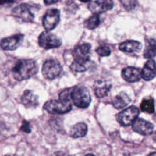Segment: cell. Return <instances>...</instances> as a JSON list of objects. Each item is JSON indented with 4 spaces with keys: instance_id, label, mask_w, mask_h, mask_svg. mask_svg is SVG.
Segmentation results:
<instances>
[{
    "instance_id": "cell-1",
    "label": "cell",
    "mask_w": 156,
    "mask_h": 156,
    "mask_svg": "<svg viewBox=\"0 0 156 156\" xmlns=\"http://www.w3.org/2000/svg\"><path fill=\"white\" fill-rule=\"evenodd\" d=\"M91 45L83 43L76 46L73 51L74 61L70 66L72 71L84 72L87 69V64L90 61Z\"/></svg>"
},
{
    "instance_id": "cell-2",
    "label": "cell",
    "mask_w": 156,
    "mask_h": 156,
    "mask_svg": "<svg viewBox=\"0 0 156 156\" xmlns=\"http://www.w3.org/2000/svg\"><path fill=\"white\" fill-rule=\"evenodd\" d=\"M38 65L32 59L18 60L12 68V74L18 81L27 80L35 75L38 72Z\"/></svg>"
},
{
    "instance_id": "cell-3",
    "label": "cell",
    "mask_w": 156,
    "mask_h": 156,
    "mask_svg": "<svg viewBox=\"0 0 156 156\" xmlns=\"http://www.w3.org/2000/svg\"><path fill=\"white\" fill-rule=\"evenodd\" d=\"M70 99L74 105L80 108L88 107L91 102V96L87 88L77 85L70 88Z\"/></svg>"
},
{
    "instance_id": "cell-4",
    "label": "cell",
    "mask_w": 156,
    "mask_h": 156,
    "mask_svg": "<svg viewBox=\"0 0 156 156\" xmlns=\"http://www.w3.org/2000/svg\"><path fill=\"white\" fill-rule=\"evenodd\" d=\"M43 108L49 113L60 115L69 112L72 108V104L70 101L49 100L44 104Z\"/></svg>"
},
{
    "instance_id": "cell-5",
    "label": "cell",
    "mask_w": 156,
    "mask_h": 156,
    "mask_svg": "<svg viewBox=\"0 0 156 156\" xmlns=\"http://www.w3.org/2000/svg\"><path fill=\"white\" fill-rule=\"evenodd\" d=\"M41 71L45 79L53 80L60 75L62 71V66L57 60L50 59L44 63Z\"/></svg>"
},
{
    "instance_id": "cell-6",
    "label": "cell",
    "mask_w": 156,
    "mask_h": 156,
    "mask_svg": "<svg viewBox=\"0 0 156 156\" xmlns=\"http://www.w3.org/2000/svg\"><path fill=\"white\" fill-rule=\"evenodd\" d=\"M140 110L135 106H130L117 114L116 118L117 121L122 126H129L137 118Z\"/></svg>"
},
{
    "instance_id": "cell-7",
    "label": "cell",
    "mask_w": 156,
    "mask_h": 156,
    "mask_svg": "<svg viewBox=\"0 0 156 156\" xmlns=\"http://www.w3.org/2000/svg\"><path fill=\"white\" fill-rule=\"evenodd\" d=\"M38 43L41 47L49 49L59 47L62 44V40L53 34L45 31L40 35Z\"/></svg>"
},
{
    "instance_id": "cell-8",
    "label": "cell",
    "mask_w": 156,
    "mask_h": 156,
    "mask_svg": "<svg viewBox=\"0 0 156 156\" xmlns=\"http://www.w3.org/2000/svg\"><path fill=\"white\" fill-rule=\"evenodd\" d=\"M60 21V11L57 9L48 10L44 16L43 24L48 31L54 29Z\"/></svg>"
},
{
    "instance_id": "cell-9",
    "label": "cell",
    "mask_w": 156,
    "mask_h": 156,
    "mask_svg": "<svg viewBox=\"0 0 156 156\" xmlns=\"http://www.w3.org/2000/svg\"><path fill=\"white\" fill-rule=\"evenodd\" d=\"M114 4L112 0H96L90 2L88 8L93 14H101L113 7Z\"/></svg>"
},
{
    "instance_id": "cell-10",
    "label": "cell",
    "mask_w": 156,
    "mask_h": 156,
    "mask_svg": "<svg viewBox=\"0 0 156 156\" xmlns=\"http://www.w3.org/2000/svg\"><path fill=\"white\" fill-rule=\"evenodd\" d=\"M24 35L17 34L2 39L0 41V47L4 50L12 51L18 48L22 43Z\"/></svg>"
},
{
    "instance_id": "cell-11",
    "label": "cell",
    "mask_w": 156,
    "mask_h": 156,
    "mask_svg": "<svg viewBox=\"0 0 156 156\" xmlns=\"http://www.w3.org/2000/svg\"><path fill=\"white\" fill-rule=\"evenodd\" d=\"M12 15L24 22H31L34 18V15L29 7L24 4H20L15 7L12 10Z\"/></svg>"
},
{
    "instance_id": "cell-12",
    "label": "cell",
    "mask_w": 156,
    "mask_h": 156,
    "mask_svg": "<svg viewBox=\"0 0 156 156\" xmlns=\"http://www.w3.org/2000/svg\"><path fill=\"white\" fill-rule=\"evenodd\" d=\"M132 128L135 132L143 135H151L154 130L153 124L142 118H136L132 123Z\"/></svg>"
},
{
    "instance_id": "cell-13",
    "label": "cell",
    "mask_w": 156,
    "mask_h": 156,
    "mask_svg": "<svg viewBox=\"0 0 156 156\" xmlns=\"http://www.w3.org/2000/svg\"><path fill=\"white\" fill-rule=\"evenodd\" d=\"M121 75L127 82L131 83L138 82L141 78V69L133 66H128L122 70Z\"/></svg>"
},
{
    "instance_id": "cell-14",
    "label": "cell",
    "mask_w": 156,
    "mask_h": 156,
    "mask_svg": "<svg viewBox=\"0 0 156 156\" xmlns=\"http://www.w3.org/2000/svg\"><path fill=\"white\" fill-rule=\"evenodd\" d=\"M21 102L26 108H35L39 104L38 96L32 90H26L21 96Z\"/></svg>"
},
{
    "instance_id": "cell-15",
    "label": "cell",
    "mask_w": 156,
    "mask_h": 156,
    "mask_svg": "<svg viewBox=\"0 0 156 156\" xmlns=\"http://www.w3.org/2000/svg\"><path fill=\"white\" fill-rule=\"evenodd\" d=\"M156 77V62L152 59L147 60L141 69V77L149 81Z\"/></svg>"
},
{
    "instance_id": "cell-16",
    "label": "cell",
    "mask_w": 156,
    "mask_h": 156,
    "mask_svg": "<svg viewBox=\"0 0 156 156\" xmlns=\"http://www.w3.org/2000/svg\"><path fill=\"white\" fill-rule=\"evenodd\" d=\"M111 87L112 85L110 83L104 80H99L96 82L94 85V94L98 98H104L108 94V92L110 91Z\"/></svg>"
},
{
    "instance_id": "cell-17",
    "label": "cell",
    "mask_w": 156,
    "mask_h": 156,
    "mask_svg": "<svg viewBox=\"0 0 156 156\" xmlns=\"http://www.w3.org/2000/svg\"><path fill=\"white\" fill-rule=\"evenodd\" d=\"M141 44L135 40H127L119 45V49L122 52L133 53L139 52L141 49Z\"/></svg>"
},
{
    "instance_id": "cell-18",
    "label": "cell",
    "mask_w": 156,
    "mask_h": 156,
    "mask_svg": "<svg viewBox=\"0 0 156 156\" xmlns=\"http://www.w3.org/2000/svg\"><path fill=\"white\" fill-rule=\"evenodd\" d=\"M130 101V98L126 93L121 92L113 98L112 104L115 108L121 109L127 106Z\"/></svg>"
},
{
    "instance_id": "cell-19",
    "label": "cell",
    "mask_w": 156,
    "mask_h": 156,
    "mask_svg": "<svg viewBox=\"0 0 156 156\" xmlns=\"http://www.w3.org/2000/svg\"><path fill=\"white\" fill-rule=\"evenodd\" d=\"M88 131V127L85 123L79 122L74 125L69 132V135L73 138H80L85 136Z\"/></svg>"
},
{
    "instance_id": "cell-20",
    "label": "cell",
    "mask_w": 156,
    "mask_h": 156,
    "mask_svg": "<svg viewBox=\"0 0 156 156\" xmlns=\"http://www.w3.org/2000/svg\"><path fill=\"white\" fill-rule=\"evenodd\" d=\"M156 55V40L147 38L146 40L143 56L146 58H151Z\"/></svg>"
},
{
    "instance_id": "cell-21",
    "label": "cell",
    "mask_w": 156,
    "mask_h": 156,
    "mask_svg": "<svg viewBox=\"0 0 156 156\" xmlns=\"http://www.w3.org/2000/svg\"><path fill=\"white\" fill-rule=\"evenodd\" d=\"M140 109L144 112L147 113H153L155 110L154 99L151 98H146L143 99L140 104Z\"/></svg>"
},
{
    "instance_id": "cell-22",
    "label": "cell",
    "mask_w": 156,
    "mask_h": 156,
    "mask_svg": "<svg viewBox=\"0 0 156 156\" xmlns=\"http://www.w3.org/2000/svg\"><path fill=\"white\" fill-rule=\"evenodd\" d=\"M100 24V18L99 15L93 14L85 22V26L88 29H94Z\"/></svg>"
},
{
    "instance_id": "cell-23",
    "label": "cell",
    "mask_w": 156,
    "mask_h": 156,
    "mask_svg": "<svg viewBox=\"0 0 156 156\" xmlns=\"http://www.w3.org/2000/svg\"><path fill=\"white\" fill-rule=\"evenodd\" d=\"M96 52L98 55H99L101 57H107L110 55L111 50L108 46L102 45L99 46L96 49Z\"/></svg>"
},
{
    "instance_id": "cell-24",
    "label": "cell",
    "mask_w": 156,
    "mask_h": 156,
    "mask_svg": "<svg viewBox=\"0 0 156 156\" xmlns=\"http://www.w3.org/2000/svg\"><path fill=\"white\" fill-rule=\"evenodd\" d=\"M124 8L128 10H133L137 4L136 0H121Z\"/></svg>"
},
{
    "instance_id": "cell-25",
    "label": "cell",
    "mask_w": 156,
    "mask_h": 156,
    "mask_svg": "<svg viewBox=\"0 0 156 156\" xmlns=\"http://www.w3.org/2000/svg\"><path fill=\"white\" fill-rule=\"evenodd\" d=\"M20 130L25 133H29L31 132V127L30 123L24 119L22 122V125L20 127Z\"/></svg>"
},
{
    "instance_id": "cell-26",
    "label": "cell",
    "mask_w": 156,
    "mask_h": 156,
    "mask_svg": "<svg viewBox=\"0 0 156 156\" xmlns=\"http://www.w3.org/2000/svg\"><path fill=\"white\" fill-rule=\"evenodd\" d=\"M15 0H0V5H4L6 4L13 3Z\"/></svg>"
},
{
    "instance_id": "cell-27",
    "label": "cell",
    "mask_w": 156,
    "mask_h": 156,
    "mask_svg": "<svg viewBox=\"0 0 156 156\" xmlns=\"http://www.w3.org/2000/svg\"><path fill=\"white\" fill-rule=\"evenodd\" d=\"M44 3L46 5H51L54 3H56L57 2H58L59 0H44Z\"/></svg>"
},
{
    "instance_id": "cell-28",
    "label": "cell",
    "mask_w": 156,
    "mask_h": 156,
    "mask_svg": "<svg viewBox=\"0 0 156 156\" xmlns=\"http://www.w3.org/2000/svg\"><path fill=\"white\" fill-rule=\"evenodd\" d=\"M52 156H66V155H65V154L64 153H63L62 152L58 151V152H56L54 153Z\"/></svg>"
},
{
    "instance_id": "cell-29",
    "label": "cell",
    "mask_w": 156,
    "mask_h": 156,
    "mask_svg": "<svg viewBox=\"0 0 156 156\" xmlns=\"http://www.w3.org/2000/svg\"><path fill=\"white\" fill-rule=\"evenodd\" d=\"M4 128H5V127H4V125L2 124V123H1V122H0V134L2 133V132L4 130Z\"/></svg>"
},
{
    "instance_id": "cell-30",
    "label": "cell",
    "mask_w": 156,
    "mask_h": 156,
    "mask_svg": "<svg viewBox=\"0 0 156 156\" xmlns=\"http://www.w3.org/2000/svg\"><path fill=\"white\" fill-rule=\"evenodd\" d=\"M148 156H156V152H152L150 154L148 155Z\"/></svg>"
},
{
    "instance_id": "cell-31",
    "label": "cell",
    "mask_w": 156,
    "mask_h": 156,
    "mask_svg": "<svg viewBox=\"0 0 156 156\" xmlns=\"http://www.w3.org/2000/svg\"><path fill=\"white\" fill-rule=\"evenodd\" d=\"M5 156H18V155L17 154H6Z\"/></svg>"
},
{
    "instance_id": "cell-32",
    "label": "cell",
    "mask_w": 156,
    "mask_h": 156,
    "mask_svg": "<svg viewBox=\"0 0 156 156\" xmlns=\"http://www.w3.org/2000/svg\"><path fill=\"white\" fill-rule=\"evenodd\" d=\"M153 138H154V140L155 141V142L156 143V132L155 133V134H154V135L153 136Z\"/></svg>"
},
{
    "instance_id": "cell-33",
    "label": "cell",
    "mask_w": 156,
    "mask_h": 156,
    "mask_svg": "<svg viewBox=\"0 0 156 156\" xmlns=\"http://www.w3.org/2000/svg\"><path fill=\"white\" fill-rule=\"evenodd\" d=\"M84 156H95V155L92 154H87V155H85Z\"/></svg>"
},
{
    "instance_id": "cell-34",
    "label": "cell",
    "mask_w": 156,
    "mask_h": 156,
    "mask_svg": "<svg viewBox=\"0 0 156 156\" xmlns=\"http://www.w3.org/2000/svg\"><path fill=\"white\" fill-rule=\"evenodd\" d=\"M80 1L82 2H88V1H90L91 0H80Z\"/></svg>"
}]
</instances>
